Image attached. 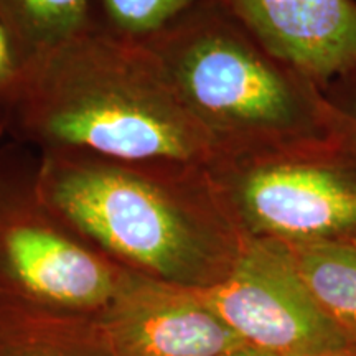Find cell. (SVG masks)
Wrapping results in <instances>:
<instances>
[{"instance_id":"cell-1","label":"cell","mask_w":356,"mask_h":356,"mask_svg":"<svg viewBox=\"0 0 356 356\" xmlns=\"http://www.w3.org/2000/svg\"><path fill=\"white\" fill-rule=\"evenodd\" d=\"M53 203L115 254L170 280L193 282L213 264L210 244L154 185L115 170H74Z\"/></svg>"},{"instance_id":"cell-2","label":"cell","mask_w":356,"mask_h":356,"mask_svg":"<svg viewBox=\"0 0 356 356\" xmlns=\"http://www.w3.org/2000/svg\"><path fill=\"white\" fill-rule=\"evenodd\" d=\"M193 296L243 341L274 356L356 348L314 299L291 248L270 238L248 239L225 277Z\"/></svg>"},{"instance_id":"cell-3","label":"cell","mask_w":356,"mask_h":356,"mask_svg":"<svg viewBox=\"0 0 356 356\" xmlns=\"http://www.w3.org/2000/svg\"><path fill=\"white\" fill-rule=\"evenodd\" d=\"M178 74L195 109L226 132L317 140L330 131L328 109L226 30L203 33Z\"/></svg>"},{"instance_id":"cell-4","label":"cell","mask_w":356,"mask_h":356,"mask_svg":"<svg viewBox=\"0 0 356 356\" xmlns=\"http://www.w3.org/2000/svg\"><path fill=\"white\" fill-rule=\"evenodd\" d=\"M236 203L261 238L356 243V160L328 149L325 155L261 163L238 181Z\"/></svg>"},{"instance_id":"cell-5","label":"cell","mask_w":356,"mask_h":356,"mask_svg":"<svg viewBox=\"0 0 356 356\" xmlns=\"http://www.w3.org/2000/svg\"><path fill=\"white\" fill-rule=\"evenodd\" d=\"M267 50L312 83L356 66L355 0H225Z\"/></svg>"},{"instance_id":"cell-6","label":"cell","mask_w":356,"mask_h":356,"mask_svg":"<svg viewBox=\"0 0 356 356\" xmlns=\"http://www.w3.org/2000/svg\"><path fill=\"white\" fill-rule=\"evenodd\" d=\"M115 356H220L248 346L190 287H139L106 322Z\"/></svg>"},{"instance_id":"cell-7","label":"cell","mask_w":356,"mask_h":356,"mask_svg":"<svg viewBox=\"0 0 356 356\" xmlns=\"http://www.w3.org/2000/svg\"><path fill=\"white\" fill-rule=\"evenodd\" d=\"M48 132L58 140L126 160L188 159L200 142L163 111L124 96H92L56 111Z\"/></svg>"},{"instance_id":"cell-8","label":"cell","mask_w":356,"mask_h":356,"mask_svg":"<svg viewBox=\"0 0 356 356\" xmlns=\"http://www.w3.org/2000/svg\"><path fill=\"white\" fill-rule=\"evenodd\" d=\"M2 248L13 277L35 296L71 307H97L115 296L109 267L50 229L12 226Z\"/></svg>"},{"instance_id":"cell-9","label":"cell","mask_w":356,"mask_h":356,"mask_svg":"<svg viewBox=\"0 0 356 356\" xmlns=\"http://www.w3.org/2000/svg\"><path fill=\"white\" fill-rule=\"evenodd\" d=\"M305 286L356 346V243L287 244Z\"/></svg>"},{"instance_id":"cell-10","label":"cell","mask_w":356,"mask_h":356,"mask_svg":"<svg viewBox=\"0 0 356 356\" xmlns=\"http://www.w3.org/2000/svg\"><path fill=\"white\" fill-rule=\"evenodd\" d=\"M89 0H0V20L38 38H63L78 30Z\"/></svg>"},{"instance_id":"cell-11","label":"cell","mask_w":356,"mask_h":356,"mask_svg":"<svg viewBox=\"0 0 356 356\" xmlns=\"http://www.w3.org/2000/svg\"><path fill=\"white\" fill-rule=\"evenodd\" d=\"M109 17L129 32H152L188 10L197 0H102Z\"/></svg>"},{"instance_id":"cell-12","label":"cell","mask_w":356,"mask_h":356,"mask_svg":"<svg viewBox=\"0 0 356 356\" xmlns=\"http://www.w3.org/2000/svg\"><path fill=\"white\" fill-rule=\"evenodd\" d=\"M10 48H8V38H7V30L6 24L0 20V81L7 76L8 71H10Z\"/></svg>"},{"instance_id":"cell-13","label":"cell","mask_w":356,"mask_h":356,"mask_svg":"<svg viewBox=\"0 0 356 356\" xmlns=\"http://www.w3.org/2000/svg\"><path fill=\"white\" fill-rule=\"evenodd\" d=\"M220 356H274V355L266 353V351H262L259 348H254V346L248 345V346H243V348L229 351V353H225V355H220Z\"/></svg>"},{"instance_id":"cell-14","label":"cell","mask_w":356,"mask_h":356,"mask_svg":"<svg viewBox=\"0 0 356 356\" xmlns=\"http://www.w3.org/2000/svg\"><path fill=\"white\" fill-rule=\"evenodd\" d=\"M302 356H356V348L348 350H338V351H322V353H312Z\"/></svg>"},{"instance_id":"cell-15","label":"cell","mask_w":356,"mask_h":356,"mask_svg":"<svg viewBox=\"0 0 356 356\" xmlns=\"http://www.w3.org/2000/svg\"><path fill=\"white\" fill-rule=\"evenodd\" d=\"M0 356H30V355H25V353H20V351L10 350L6 345H0Z\"/></svg>"},{"instance_id":"cell-16","label":"cell","mask_w":356,"mask_h":356,"mask_svg":"<svg viewBox=\"0 0 356 356\" xmlns=\"http://www.w3.org/2000/svg\"><path fill=\"white\" fill-rule=\"evenodd\" d=\"M350 131H351V136H353L355 145H356V106H355L353 113L350 114Z\"/></svg>"}]
</instances>
